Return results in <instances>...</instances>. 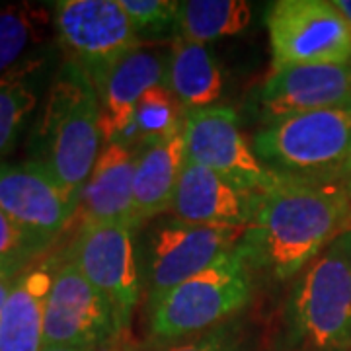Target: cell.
Segmentation results:
<instances>
[{"mask_svg":"<svg viewBox=\"0 0 351 351\" xmlns=\"http://www.w3.org/2000/svg\"><path fill=\"white\" fill-rule=\"evenodd\" d=\"M350 228L351 195L341 182L279 176L271 188L252 193L250 221L237 252L250 269L287 281Z\"/></svg>","mask_w":351,"mask_h":351,"instance_id":"obj_1","label":"cell"},{"mask_svg":"<svg viewBox=\"0 0 351 351\" xmlns=\"http://www.w3.org/2000/svg\"><path fill=\"white\" fill-rule=\"evenodd\" d=\"M100 96L86 71L66 59L53 75L43 110L29 135L27 160L80 201L101 152Z\"/></svg>","mask_w":351,"mask_h":351,"instance_id":"obj_2","label":"cell"},{"mask_svg":"<svg viewBox=\"0 0 351 351\" xmlns=\"http://www.w3.org/2000/svg\"><path fill=\"white\" fill-rule=\"evenodd\" d=\"M285 328L299 351L351 348V228L301 271L285 304Z\"/></svg>","mask_w":351,"mask_h":351,"instance_id":"obj_3","label":"cell"},{"mask_svg":"<svg viewBox=\"0 0 351 351\" xmlns=\"http://www.w3.org/2000/svg\"><path fill=\"white\" fill-rule=\"evenodd\" d=\"M252 149L285 180L343 184L351 160V101L262 125Z\"/></svg>","mask_w":351,"mask_h":351,"instance_id":"obj_4","label":"cell"},{"mask_svg":"<svg viewBox=\"0 0 351 351\" xmlns=\"http://www.w3.org/2000/svg\"><path fill=\"white\" fill-rule=\"evenodd\" d=\"M250 274L237 248L225 254L149 306L151 338L174 343L223 324L250 301Z\"/></svg>","mask_w":351,"mask_h":351,"instance_id":"obj_5","label":"cell"},{"mask_svg":"<svg viewBox=\"0 0 351 351\" xmlns=\"http://www.w3.org/2000/svg\"><path fill=\"white\" fill-rule=\"evenodd\" d=\"M274 73L351 61V25L328 0H279L265 18Z\"/></svg>","mask_w":351,"mask_h":351,"instance_id":"obj_6","label":"cell"},{"mask_svg":"<svg viewBox=\"0 0 351 351\" xmlns=\"http://www.w3.org/2000/svg\"><path fill=\"white\" fill-rule=\"evenodd\" d=\"M242 232L244 226L189 225L174 217L152 223L141 248L149 306L234 250Z\"/></svg>","mask_w":351,"mask_h":351,"instance_id":"obj_7","label":"cell"},{"mask_svg":"<svg viewBox=\"0 0 351 351\" xmlns=\"http://www.w3.org/2000/svg\"><path fill=\"white\" fill-rule=\"evenodd\" d=\"M59 43L98 88L113 64L141 47L119 0H59L53 4Z\"/></svg>","mask_w":351,"mask_h":351,"instance_id":"obj_8","label":"cell"},{"mask_svg":"<svg viewBox=\"0 0 351 351\" xmlns=\"http://www.w3.org/2000/svg\"><path fill=\"white\" fill-rule=\"evenodd\" d=\"M121 332L123 328L112 302L82 276L66 252L45 302L43 348L101 350L119 338Z\"/></svg>","mask_w":351,"mask_h":351,"instance_id":"obj_9","label":"cell"},{"mask_svg":"<svg viewBox=\"0 0 351 351\" xmlns=\"http://www.w3.org/2000/svg\"><path fill=\"white\" fill-rule=\"evenodd\" d=\"M69 254L82 276L112 302L125 330L141 299L135 230L121 223H82Z\"/></svg>","mask_w":351,"mask_h":351,"instance_id":"obj_10","label":"cell"},{"mask_svg":"<svg viewBox=\"0 0 351 351\" xmlns=\"http://www.w3.org/2000/svg\"><path fill=\"white\" fill-rule=\"evenodd\" d=\"M186 158L197 162L246 193H258L277 184L279 176L267 170L239 127L228 108H207L184 113Z\"/></svg>","mask_w":351,"mask_h":351,"instance_id":"obj_11","label":"cell"},{"mask_svg":"<svg viewBox=\"0 0 351 351\" xmlns=\"http://www.w3.org/2000/svg\"><path fill=\"white\" fill-rule=\"evenodd\" d=\"M78 205L34 162L0 160V209L45 248L69 226Z\"/></svg>","mask_w":351,"mask_h":351,"instance_id":"obj_12","label":"cell"},{"mask_svg":"<svg viewBox=\"0 0 351 351\" xmlns=\"http://www.w3.org/2000/svg\"><path fill=\"white\" fill-rule=\"evenodd\" d=\"M351 101V61L302 64L271 73L254 98L258 121L269 125L291 115Z\"/></svg>","mask_w":351,"mask_h":351,"instance_id":"obj_13","label":"cell"},{"mask_svg":"<svg viewBox=\"0 0 351 351\" xmlns=\"http://www.w3.org/2000/svg\"><path fill=\"white\" fill-rule=\"evenodd\" d=\"M168 55L160 49L141 45L110 69L98 90L100 96V127L104 145L129 125L135 115L138 100L147 90L166 86Z\"/></svg>","mask_w":351,"mask_h":351,"instance_id":"obj_14","label":"cell"},{"mask_svg":"<svg viewBox=\"0 0 351 351\" xmlns=\"http://www.w3.org/2000/svg\"><path fill=\"white\" fill-rule=\"evenodd\" d=\"M170 211L174 219L189 225L246 226L250 221L252 193L186 158Z\"/></svg>","mask_w":351,"mask_h":351,"instance_id":"obj_15","label":"cell"},{"mask_svg":"<svg viewBox=\"0 0 351 351\" xmlns=\"http://www.w3.org/2000/svg\"><path fill=\"white\" fill-rule=\"evenodd\" d=\"M138 151L141 147L129 149L119 143L101 147L80 193L78 209L82 211V223H121L131 226L133 178Z\"/></svg>","mask_w":351,"mask_h":351,"instance_id":"obj_16","label":"cell"},{"mask_svg":"<svg viewBox=\"0 0 351 351\" xmlns=\"http://www.w3.org/2000/svg\"><path fill=\"white\" fill-rule=\"evenodd\" d=\"M63 258L51 256L38 263H29L20 274L0 313V351L43 350L45 302Z\"/></svg>","mask_w":351,"mask_h":351,"instance_id":"obj_17","label":"cell"},{"mask_svg":"<svg viewBox=\"0 0 351 351\" xmlns=\"http://www.w3.org/2000/svg\"><path fill=\"white\" fill-rule=\"evenodd\" d=\"M184 164L186 149L182 133L141 147L133 178V230L172 209Z\"/></svg>","mask_w":351,"mask_h":351,"instance_id":"obj_18","label":"cell"},{"mask_svg":"<svg viewBox=\"0 0 351 351\" xmlns=\"http://www.w3.org/2000/svg\"><path fill=\"white\" fill-rule=\"evenodd\" d=\"M166 88L186 112L213 108L225 90L223 71L207 45L176 36L168 55Z\"/></svg>","mask_w":351,"mask_h":351,"instance_id":"obj_19","label":"cell"},{"mask_svg":"<svg viewBox=\"0 0 351 351\" xmlns=\"http://www.w3.org/2000/svg\"><path fill=\"white\" fill-rule=\"evenodd\" d=\"M51 69L53 55L43 49L0 76V156L16 147L29 115L38 108L43 88L53 80Z\"/></svg>","mask_w":351,"mask_h":351,"instance_id":"obj_20","label":"cell"},{"mask_svg":"<svg viewBox=\"0 0 351 351\" xmlns=\"http://www.w3.org/2000/svg\"><path fill=\"white\" fill-rule=\"evenodd\" d=\"M49 10L38 4L0 8V76L43 51L49 38Z\"/></svg>","mask_w":351,"mask_h":351,"instance_id":"obj_21","label":"cell"},{"mask_svg":"<svg viewBox=\"0 0 351 351\" xmlns=\"http://www.w3.org/2000/svg\"><path fill=\"white\" fill-rule=\"evenodd\" d=\"M252 22V8L244 0H188L178 8L180 38L193 43L242 34Z\"/></svg>","mask_w":351,"mask_h":351,"instance_id":"obj_22","label":"cell"},{"mask_svg":"<svg viewBox=\"0 0 351 351\" xmlns=\"http://www.w3.org/2000/svg\"><path fill=\"white\" fill-rule=\"evenodd\" d=\"M184 113L186 110L182 108V104L176 100L174 94L164 84L147 90L138 100L133 115L141 131L143 147L182 133Z\"/></svg>","mask_w":351,"mask_h":351,"instance_id":"obj_23","label":"cell"},{"mask_svg":"<svg viewBox=\"0 0 351 351\" xmlns=\"http://www.w3.org/2000/svg\"><path fill=\"white\" fill-rule=\"evenodd\" d=\"M141 38H160L178 29L180 2L172 0H119Z\"/></svg>","mask_w":351,"mask_h":351,"instance_id":"obj_24","label":"cell"},{"mask_svg":"<svg viewBox=\"0 0 351 351\" xmlns=\"http://www.w3.org/2000/svg\"><path fill=\"white\" fill-rule=\"evenodd\" d=\"M47 248L25 234L8 215L0 209V267H10L22 271L34 258Z\"/></svg>","mask_w":351,"mask_h":351,"instance_id":"obj_25","label":"cell"},{"mask_svg":"<svg viewBox=\"0 0 351 351\" xmlns=\"http://www.w3.org/2000/svg\"><path fill=\"white\" fill-rule=\"evenodd\" d=\"M166 351H246V346L234 324H219L197 336L168 343Z\"/></svg>","mask_w":351,"mask_h":351,"instance_id":"obj_26","label":"cell"},{"mask_svg":"<svg viewBox=\"0 0 351 351\" xmlns=\"http://www.w3.org/2000/svg\"><path fill=\"white\" fill-rule=\"evenodd\" d=\"M22 271L10 269V267H0V313H2V308H4V304L8 301V297H10L14 285H16V281H18V277H20Z\"/></svg>","mask_w":351,"mask_h":351,"instance_id":"obj_27","label":"cell"},{"mask_svg":"<svg viewBox=\"0 0 351 351\" xmlns=\"http://www.w3.org/2000/svg\"><path fill=\"white\" fill-rule=\"evenodd\" d=\"M168 343H162L158 339H147V341H141V343H121V346H115L113 351H166Z\"/></svg>","mask_w":351,"mask_h":351,"instance_id":"obj_28","label":"cell"},{"mask_svg":"<svg viewBox=\"0 0 351 351\" xmlns=\"http://www.w3.org/2000/svg\"><path fill=\"white\" fill-rule=\"evenodd\" d=\"M332 2L339 10V14L346 18V22L351 25V0H332Z\"/></svg>","mask_w":351,"mask_h":351,"instance_id":"obj_29","label":"cell"},{"mask_svg":"<svg viewBox=\"0 0 351 351\" xmlns=\"http://www.w3.org/2000/svg\"><path fill=\"white\" fill-rule=\"evenodd\" d=\"M41 351H101L98 348H43Z\"/></svg>","mask_w":351,"mask_h":351,"instance_id":"obj_30","label":"cell"},{"mask_svg":"<svg viewBox=\"0 0 351 351\" xmlns=\"http://www.w3.org/2000/svg\"><path fill=\"white\" fill-rule=\"evenodd\" d=\"M343 186L348 188V191H350L351 195V160L348 162V168H346V174H343Z\"/></svg>","mask_w":351,"mask_h":351,"instance_id":"obj_31","label":"cell"},{"mask_svg":"<svg viewBox=\"0 0 351 351\" xmlns=\"http://www.w3.org/2000/svg\"><path fill=\"white\" fill-rule=\"evenodd\" d=\"M348 351H351V348H350V350H348Z\"/></svg>","mask_w":351,"mask_h":351,"instance_id":"obj_32","label":"cell"}]
</instances>
